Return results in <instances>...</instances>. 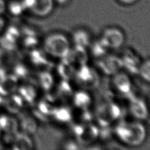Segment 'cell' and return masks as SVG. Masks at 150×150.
Returning a JSON list of instances; mask_svg holds the SVG:
<instances>
[{
  "instance_id": "44dd1931",
  "label": "cell",
  "mask_w": 150,
  "mask_h": 150,
  "mask_svg": "<svg viewBox=\"0 0 150 150\" xmlns=\"http://www.w3.org/2000/svg\"><path fill=\"white\" fill-rule=\"evenodd\" d=\"M8 9L9 12L15 16H19L21 15L25 8L22 2V1H12L9 2L8 5Z\"/></svg>"
},
{
  "instance_id": "1f68e13d",
  "label": "cell",
  "mask_w": 150,
  "mask_h": 150,
  "mask_svg": "<svg viewBox=\"0 0 150 150\" xmlns=\"http://www.w3.org/2000/svg\"><path fill=\"white\" fill-rule=\"evenodd\" d=\"M2 49H0V65H1V53H2Z\"/></svg>"
},
{
  "instance_id": "f1b7e54d",
  "label": "cell",
  "mask_w": 150,
  "mask_h": 150,
  "mask_svg": "<svg viewBox=\"0 0 150 150\" xmlns=\"http://www.w3.org/2000/svg\"><path fill=\"white\" fill-rule=\"evenodd\" d=\"M54 2H56L58 5L63 6L67 5L69 2L70 0H54Z\"/></svg>"
},
{
  "instance_id": "8992f818",
  "label": "cell",
  "mask_w": 150,
  "mask_h": 150,
  "mask_svg": "<svg viewBox=\"0 0 150 150\" xmlns=\"http://www.w3.org/2000/svg\"><path fill=\"white\" fill-rule=\"evenodd\" d=\"M101 69L107 74H115L122 67L120 57L114 56H103L99 63Z\"/></svg>"
},
{
  "instance_id": "9c48e42d",
  "label": "cell",
  "mask_w": 150,
  "mask_h": 150,
  "mask_svg": "<svg viewBox=\"0 0 150 150\" xmlns=\"http://www.w3.org/2000/svg\"><path fill=\"white\" fill-rule=\"evenodd\" d=\"M54 5V0H36L30 11L36 16L45 17L53 11Z\"/></svg>"
},
{
  "instance_id": "2e32d148",
  "label": "cell",
  "mask_w": 150,
  "mask_h": 150,
  "mask_svg": "<svg viewBox=\"0 0 150 150\" xmlns=\"http://www.w3.org/2000/svg\"><path fill=\"white\" fill-rule=\"evenodd\" d=\"M91 101L90 95L84 91H79L76 93L73 97V103L76 107L83 110L89 106Z\"/></svg>"
},
{
  "instance_id": "6da1fadb",
  "label": "cell",
  "mask_w": 150,
  "mask_h": 150,
  "mask_svg": "<svg viewBox=\"0 0 150 150\" xmlns=\"http://www.w3.org/2000/svg\"><path fill=\"white\" fill-rule=\"evenodd\" d=\"M117 138L129 146H138L144 143L146 137V128L139 121H124L119 122L115 128Z\"/></svg>"
},
{
  "instance_id": "5b68a950",
  "label": "cell",
  "mask_w": 150,
  "mask_h": 150,
  "mask_svg": "<svg viewBox=\"0 0 150 150\" xmlns=\"http://www.w3.org/2000/svg\"><path fill=\"white\" fill-rule=\"evenodd\" d=\"M74 132L77 139L82 145L93 143L99 135L98 128L91 124H79L75 127Z\"/></svg>"
},
{
  "instance_id": "d4e9b609",
  "label": "cell",
  "mask_w": 150,
  "mask_h": 150,
  "mask_svg": "<svg viewBox=\"0 0 150 150\" xmlns=\"http://www.w3.org/2000/svg\"><path fill=\"white\" fill-rule=\"evenodd\" d=\"M108 49L100 40L92 47V52L93 54L97 57L104 56L106 50Z\"/></svg>"
},
{
  "instance_id": "277c9868",
  "label": "cell",
  "mask_w": 150,
  "mask_h": 150,
  "mask_svg": "<svg viewBox=\"0 0 150 150\" xmlns=\"http://www.w3.org/2000/svg\"><path fill=\"white\" fill-rule=\"evenodd\" d=\"M100 40L108 49H116L124 44L125 35L120 29L108 27L103 30Z\"/></svg>"
},
{
  "instance_id": "5bb4252c",
  "label": "cell",
  "mask_w": 150,
  "mask_h": 150,
  "mask_svg": "<svg viewBox=\"0 0 150 150\" xmlns=\"http://www.w3.org/2000/svg\"><path fill=\"white\" fill-rule=\"evenodd\" d=\"M23 98L19 95H12L4 99L3 105L11 113H18L23 106Z\"/></svg>"
},
{
  "instance_id": "ffe728a7",
  "label": "cell",
  "mask_w": 150,
  "mask_h": 150,
  "mask_svg": "<svg viewBox=\"0 0 150 150\" xmlns=\"http://www.w3.org/2000/svg\"><path fill=\"white\" fill-rule=\"evenodd\" d=\"M53 115H54L57 120L62 122H67L71 118L70 111L66 107H61L58 109H55Z\"/></svg>"
},
{
  "instance_id": "ac0fdd59",
  "label": "cell",
  "mask_w": 150,
  "mask_h": 150,
  "mask_svg": "<svg viewBox=\"0 0 150 150\" xmlns=\"http://www.w3.org/2000/svg\"><path fill=\"white\" fill-rule=\"evenodd\" d=\"M21 125L23 133L28 135L34 134L37 130L38 127L35 120L29 116L22 117L21 122Z\"/></svg>"
},
{
  "instance_id": "30bf717a",
  "label": "cell",
  "mask_w": 150,
  "mask_h": 150,
  "mask_svg": "<svg viewBox=\"0 0 150 150\" xmlns=\"http://www.w3.org/2000/svg\"><path fill=\"white\" fill-rule=\"evenodd\" d=\"M18 77L7 73L0 78V94L6 96L12 93L17 87Z\"/></svg>"
},
{
  "instance_id": "8fae6325",
  "label": "cell",
  "mask_w": 150,
  "mask_h": 150,
  "mask_svg": "<svg viewBox=\"0 0 150 150\" xmlns=\"http://www.w3.org/2000/svg\"><path fill=\"white\" fill-rule=\"evenodd\" d=\"M113 79L115 88L122 94H129L131 91V83L129 77L124 73H115Z\"/></svg>"
},
{
  "instance_id": "4316f807",
  "label": "cell",
  "mask_w": 150,
  "mask_h": 150,
  "mask_svg": "<svg viewBox=\"0 0 150 150\" xmlns=\"http://www.w3.org/2000/svg\"><path fill=\"white\" fill-rule=\"evenodd\" d=\"M117 1L124 5H131L137 2L138 0H117Z\"/></svg>"
},
{
  "instance_id": "3957f363",
  "label": "cell",
  "mask_w": 150,
  "mask_h": 150,
  "mask_svg": "<svg viewBox=\"0 0 150 150\" xmlns=\"http://www.w3.org/2000/svg\"><path fill=\"white\" fill-rule=\"evenodd\" d=\"M121 115V110L117 104L107 102L98 107L96 117L97 122L102 127H107L118 119Z\"/></svg>"
},
{
  "instance_id": "d6986e66",
  "label": "cell",
  "mask_w": 150,
  "mask_h": 150,
  "mask_svg": "<svg viewBox=\"0 0 150 150\" xmlns=\"http://www.w3.org/2000/svg\"><path fill=\"white\" fill-rule=\"evenodd\" d=\"M21 97L28 102H32L36 97V91L31 85H25L19 88Z\"/></svg>"
},
{
  "instance_id": "484cf974",
  "label": "cell",
  "mask_w": 150,
  "mask_h": 150,
  "mask_svg": "<svg viewBox=\"0 0 150 150\" xmlns=\"http://www.w3.org/2000/svg\"><path fill=\"white\" fill-rule=\"evenodd\" d=\"M35 1L36 0H22V2L25 9H28L30 10L31 9V8L35 4Z\"/></svg>"
},
{
  "instance_id": "4dcf8cb0",
  "label": "cell",
  "mask_w": 150,
  "mask_h": 150,
  "mask_svg": "<svg viewBox=\"0 0 150 150\" xmlns=\"http://www.w3.org/2000/svg\"><path fill=\"white\" fill-rule=\"evenodd\" d=\"M4 98H3L1 95L0 94V105H3L4 101Z\"/></svg>"
},
{
  "instance_id": "cb8c5ba5",
  "label": "cell",
  "mask_w": 150,
  "mask_h": 150,
  "mask_svg": "<svg viewBox=\"0 0 150 150\" xmlns=\"http://www.w3.org/2000/svg\"><path fill=\"white\" fill-rule=\"evenodd\" d=\"M4 36L9 40L16 42V40L20 36V32L16 27L14 26H11L8 28Z\"/></svg>"
},
{
  "instance_id": "7c38bea8",
  "label": "cell",
  "mask_w": 150,
  "mask_h": 150,
  "mask_svg": "<svg viewBox=\"0 0 150 150\" xmlns=\"http://www.w3.org/2000/svg\"><path fill=\"white\" fill-rule=\"evenodd\" d=\"M13 149L28 150L33 148V141L29 135L16 132L13 138Z\"/></svg>"
},
{
  "instance_id": "7402d4cb",
  "label": "cell",
  "mask_w": 150,
  "mask_h": 150,
  "mask_svg": "<svg viewBox=\"0 0 150 150\" xmlns=\"http://www.w3.org/2000/svg\"><path fill=\"white\" fill-rule=\"evenodd\" d=\"M141 77L145 81L149 82L150 79V63L149 60L147 59L143 63H140L138 67V73Z\"/></svg>"
},
{
  "instance_id": "4fadbf2b",
  "label": "cell",
  "mask_w": 150,
  "mask_h": 150,
  "mask_svg": "<svg viewBox=\"0 0 150 150\" xmlns=\"http://www.w3.org/2000/svg\"><path fill=\"white\" fill-rule=\"evenodd\" d=\"M122 67H125L127 70L132 73H138L139 66V60L136 56L130 52H125L122 57H120Z\"/></svg>"
},
{
  "instance_id": "f546056e",
  "label": "cell",
  "mask_w": 150,
  "mask_h": 150,
  "mask_svg": "<svg viewBox=\"0 0 150 150\" xmlns=\"http://www.w3.org/2000/svg\"><path fill=\"white\" fill-rule=\"evenodd\" d=\"M4 26V21L2 18L0 17V31L2 29Z\"/></svg>"
},
{
  "instance_id": "83f0119b",
  "label": "cell",
  "mask_w": 150,
  "mask_h": 150,
  "mask_svg": "<svg viewBox=\"0 0 150 150\" xmlns=\"http://www.w3.org/2000/svg\"><path fill=\"white\" fill-rule=\"evenodd\" d=\"M6 8V5L4 0H0V14L2 13Z\"/></svg>"
},
{
  "instance_id": "603a6c76",
  "label": "cell",
  "mask_w": 150,
  "mask_h": 150,
  "mask_svg": "<svg viewBox=\"0 0 150 150\" xmlns=\"http://www.w3.org/2000/svg\"><path fill=\"white\" fill-rule=\"evenodd\" d=\"M39 81L40 86L45 90L49 89L53 83V78L48 73H42L40 74Z\"/></svg>"
},
{
  "instance_id": "9a60e30c",
  "label": "cell",
  "mask_w": 150,
  "mask_h": 150,
  "mask_svg": "<svg viewBox=\"0 0 150 150\" xmlns=\"http://www.w3.org/2000/svg\"><path fill=\"white\" fill-rule=\"evenodd\" d=\"M0 128L8 133L15 134L18 129L17 121L12 117L1 115L0 116Z\"/></svg>"
},
{
  "instance_id": "ba28073f",
  "label": "cell",
  "mask_w": 150,
  "mask_h": 150,
  "mask_svg": "<svg viewBox=\"0 0 150 150\" xmlns=\"http://www.w3.org/2000/svg\"><path fill=\"white\" fill-rule=\"evenodd\" d=\"M129 110L132 115L139 120H145L148 117V111L145 102L138 98H131Z\"/></svg>"
},
{
  "instance_id": "e0dca14e",
  "label": "cell",
  "mask_w": 150,
  "mask_h": 150,
  "mask_svg": "<svg viewBox=\"0 0 150 150\" xmlns=\"http://www.w3.org/2000/svg\"><path fill=\"white\" fill-rule=\"evenodd\" d=\"M73 39L75 45L85 48L89 45L90 41L88 33L84 29L76 30L73 33Z\"/></svg>"
},
{
  "instance_id": "52a82bcc",
  "label": "cell",
  "mask_w": 150,
  "mask_h": 150,
  "mask_svg": "<svg viewBox=\"0 0 150 150\" xmlns=\"http://www.w3.org/2000/svg\"><path fill=\"white\" fill-rule=\"evenodd\" d=\"M76 77L79 83L84 87L91 88L97 83V76L94 71L85 64L80 67Z\"/></svg>"
},
{
  "instance_id": "7a4b0ae2",
  "label": "cell",
  "mask_w": 150,
  "mask_h": 150,
  "mask_svg": "<svg viewBox=\"0 0 150 150\" xmlns=\"http://www.w3.org/2000/svg\"><path fill=\"white\" fill-rule=\"evenodd\" d=\"M44 51L47 54L60 59L64 58L70 50V43L67 38L61 33H53L43 41Z\"/></svg>"
}]
</instances>
